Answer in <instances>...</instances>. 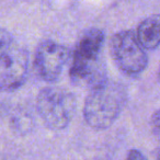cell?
Here are the masks:
<instances>
[{"label": "cell", "instance_id": "obj_5", "mask_svg": "<svg viewBox=\"0 0 160 160\" xmlns=\"http://www.w3.org/2000/svg\"><path fill=\"white\" fill-rule=\"evenodd\" d=\"M70 56V51L65 45L52 40L42 41L34 54V70L42 80L54 82L60 77Z\"/></svg>", "mask_w": 160, "mask_h": 160}, {"label": "cell", "instance_id": "obj_12", "mask_svg": "<svg viewBox=\"0 0 160 160\" xmlns=\"http://www.w3.org/2000/svg\"><path fill=\"white\" fill-rule=\"evenodd\" d=\"M158 160H160V157H159V158H158Z\"/></svg>", "mask_w": 160, "mask_h": 160}, {"label": "cell", "instance_id": "obj_6", "mask_svg": "<svg viewBox=\"0 0 160 160\" xmlns=\"http://www.w3.org/2000/svg\"><path fill=\"white\" fill-rule=\"evenodd\" d=\"M29 68V53L14 44L0 58V92L13 91L25 82Z\"/></svg>", "mask_w": 160, "mask_h": 160}, {"label": "cell", "instance_id": "obj_9", "mask_svg": "<svg viewBox=\"0 0 160 160\" xmlns=\"http://www.w3.org/2000/svg\"><path fill=\"white\" fill-rule=\"evenodd\" d=\"M14 45V41L11 33L3 28H0V58L2 57Z\"/></svg>", "mask_w": 160, "mask_h": 160}, {"label": "cell", "instance_id": "obj_7", "mask_svg": "<svg viewBox=\"0 0 160 160\" xmlns=\"http://www.w3.org/2000/svg\"><path fill=\"white\" fill-rule=\"evenodd\" d=\"M144 49L152 51L160 45V14H151L142 20L136 32Z\"/></svg>", "mask_w": 160, "mask_h": 160}, {"label": "cell", "instance_id": "obj_1", "mask_svg": "<svg viewBox=\"0 0 160 160\" xmlns=\"http://www.w3.org/2000/svg\"><path fill=\"white\" fill-rule=\"evenodd\" d=\"M126 102V88L107 79L90 88L83 104V118L96 131L107 129L118 120Z\"/></svg>", "mask_w": 160, "mask_h": 160}, {"label": "cell", "instance_id": "obj_8", "mask_svg": "<svg viewBox=\"0 0 160 160\" xmlns=\"http://www.w3.org/2000/svg\"><path fill=\"white\" fill-rule=\"evenodd\" d=\"M2 115L7 118L9 127L17 135H27L34 126L33 118L31 114L21 107H7L2 105Z\"/></svg>", "mask_w": 160, "mask_h": 160}, {"label": "cell", "instance_id": "obj_11", "mask_svg": "<svg viewBox=\"0 0 160 160\" xmlns=\"http://www.w3.org/2000/svg\"><path fill=\"white\" fill-rule=\"evenodd\" d=\"M126 160H147V158L138 149H132V150H129L128 155H127Z\"/></svg>", "mask_w": 160, "mask_h": 160}, {"label": "cell", "instance_id": "obj_4", "mask_svg": "<svg viewBox=\"0 0 160 160\" xmlns=\"http://www.w3.org/2000/svg\"><path fill=\"white\" fill-rule=\"evenodd\" d=\"M110 54L114 64L124 75L135 77L142 72L148 65V56L139 44L136 32L123 30L110 40Z\"/></svg>", "mask_w": 160, "mask_h": 160}, {"label": "cell", "instance_id": "obj_2", "mask_svg": "<svg viewBox=\"0 0 160 160\" xmlns=\"http://www.w3.org/2000/svg\"><path fill=\"white\" fill-rule=\"evenodd\" d=\"M103 43L104 33L97 28L87 30L80 36L71 55L69 70V76L75 83L92 88L107 80L104 68L100 62Z\"/></svg>", "mask_w": 160, "mask_h": 160}, {"label": "cell", "instance_id": "obj_3", "mask_svg": "<svg viewBox=\"0 0 160 160\" xmlns=\"http://www.w3.org/2000/svg\"><path fill=\"white\" fill-rule=\"evenodd\" d=\"M77 102L71 92L62 88L47 87L38 92L36 110L47 128L62 131L75 115Z\"/></svg>", "mask_w": 160, "mask_h": 160}, {"label": "cell", "instance_id": "obj_10", "mask_svg": "<svg viewBox=\"0 0 160 160\" xmlns=\"http://www.w3.org/2000/svg\"><path fill=\"white\" fill-rule=\"evenodd\" d=\"M150 124H151V127H152V131L155 132V133H157L158 135H160V109L157 110V111L152 114Z\"/></svg>", "mask_w": 160, "mask_h": 160}]
</instances>
